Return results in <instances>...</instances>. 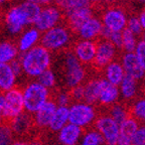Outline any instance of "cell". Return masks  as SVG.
<instances>
[{
    "instance_id": "obj_1",
    "label": "cell",
    "mask_w": 145,
    "mask_h": 145,
    "mask_svg": "<svg viewBox=\"0 0 145 145\" xmlns=\"http://www.w3.org/2000/svg\"><path fill=\"white\" fill-rule=\"evenodd\" d=\"M41 7L28 0L12 5L3 14V24L10 35H19L25 28L31 26Z\"/></svg>"
},
{
    "instance_id": "obj_2",
    "label": "cell",
    "mask_w": 145,
    "mask_h": 145,
    "mask_svg": "<svg viewBox=\"0 0 145 145\" xmlns=\"http://www.w3.org/2000/svg\"><path fill=\"white\" fill-rule=\"evenodd\" d=\"M23 74L29 78H37L44 71L50 69L52 54L44 46L39 44L23 52L19 57Z\"/></svg>"
},
{
    "instance_id": "obj_3",
    "label": "cell",
    "mask_w": 145,
    "mask_h": 145,
    "mask_svg": "<svg viewBox=\"0 0 145 145\" xmlns=\"http://www.w3.org/2000/svg\"><path fill=\"white\" fill-rule=\"evenodd\" d=\"M61 75L69 91L83 85L86 81V68L78 61L72 50H63L61 54Z\"/></svg>"
},
{
    "instance_id": "obj_4",
    "label": "cell",
    "mask_w": 145,
    "mask_h": 145,
    "mask_svg": "<svg viewBox=\"0 0 145 145\" xmlns=\"http://www.w3.org/2000/svg\"><path fill=\"white\" fill-rule=\"evenodd\" d=\"M72 40V31L68 25L59 24L41 33L40 44L50 52H63Z\"/></svg>"
},
{
    "instance_id": "obj_5",
    "label": "cell",
    "mask_w": 145,
    "mask_h": 145,
    "mask_svg": "<svg viewBox=\"0 0 145 145\" xmlns=\"http://www.w3.org/2000/svg\"><path fill=\"white\" fill-rule=\"evenodd\" d=\"M3 94H4V109L2 111V123L9 126L18 115H20L24 111L23 88L14 86L12 89Z\"/></svg>"
},
{
    "instance_id": "obj_6",
    "label": "cell",
    "mask_w": 145,
    "mask_h": 145,
    "mask_svg": "<svg viewBox=\"0 0 145 145\" xmlns=\"http://www.w3.org/2000/svg\"><path fill=\"white\" fill-rule=\"evenodd\" d=\"M50 97V91L37 82H31L23 88V102L25 111L34 114Z\"/></svg>"
},
{
    "instance_id": "obj_7",
    "label": "cell",
    "mask_w": 145,
    "mask_h": 145,
    "mask_svg": "<svg viewBox=\"0 0 145 145\" xmlns=\"http://www.w3.org/2000/svg\"><path fill=\"white\" fill-rule=\"evenodd\" d=\"M98 117L95 106L84 102L72 103L69 107V123L87 129L91 125H94Z\"/></svg>"
},
{
    "instance_id": "obj_8",
    "label": "cell",
    "mask_w": 145,
    "mask_h": 145,
    "mask_svg": "<svg viewBox=\"0 0 145 145\" xmlns=\"http://www.w3.org/2000/svg\"><path fill=\"white\" fill-rule=\"evenodd\" d=\"M100 19L102 21L103 27L111 31L122 32L126 28L128 15L123 7L113 5L105 9Z\"/></svg>"
},
{
    "instance_id": "obj_9",
    "label": "cell",
    "mask_w": 145,
    "mask_h": 145,
    "mask_svg": "<svg viewBox=\"0 0 145 145\" xmlns=\"http://www.w3.org/2000/svg\"><path fill=\"white\" fill-rule=\"evenodd\" d=\"M63 18V13L59 6L54 4L43 6L41 7L40 11L34 21L33 26L42 33L52 27L61 24Z\"/></svg>"
},
{
    "instance_id": "obj_10",
    "label": "cell",
    "mask_w": 145,
    "mask_h": 145,
    "mask_svg": "<svg viewBox=\"0 0 145 145\" xmlns=\"http://www.w3.org/2000/svg\"><path fill=\"white\" fill-rule=\"evenodd\" d=\"M94 129L102 136L105 145H117L119 136V124L115 122L108 114L98 116L94 123Z\"/></svg>"
},
{
    "instance_id": "obj_11",
    "label": "cell",
    "mask_w": 145,
    "mask_h": 145,
    "mask_svg": "<svg viewBox=\"0 0 145 145\" xmlns=\"http://www.w3.org/2000/svg\"><path fill=\"white\" fill-rule=\"evenodd\" d=\"M118 50L107 39H101L96 42V56L93 65L98 70H103L117 57Z\"/></svg>"
},
{
    "instance_id": "obj_12",
    "label": "cell",
    "mask_w": 145,
    "mask_h": 145,
    "mask_svg": "<svg viewBox=\"0 0 145 145\" xmlns=\"http://www.w3.org/2000/svg\"><path fill=\"white\" fill-rule=\"evenodd\" d=\"M72 52L83 66L93 65L96 56V41L79 39L74 44Z\"/></svg>"
},
{
    "instance_id": "obj_13",
    "label": "cell",
    "mask_w": 145,
    "mask_h": 145,
    "mask_svg": "<svg viewBox=\"0 0 145 145\" xmlns=\"http://www.w3.org/2000/svg\"><path fill=\"white\" fill-rule=\"evenodd\" d=\"M125 75L133 78L137 82L145 79V72L140 66L134 52H124L120 59Z\"/></svg>"
},
{
    "instance_id": "obj_14",
    "label": "cell",
    "mask_w": 145,
    "mask_h": 145,
    "mask_svg": "<svg viewBox=\"0 0 145 145\" xmlns=\"http://www.w3.org/2000/svg\"><path fill=\"white\" fill-rule=\"evenodd\" d=\"M102 29L103 24L100 17H97V16L94 15L91 18H89L87 21H85L79 27V29L76 31V33L78 34L80 39L95 41V39L100 37Z\"/></svg>"
},
{
    "instance_id": "obj_15",
    "label": "cell",
    "mask_w": 145,
    "mask_h": 145,
    "mask_svg": "<svg viewBox=\"0 0 145 145\" xmlns=\"http://www.w3.org/2000/svg\"><path fill=\"white\" fill-rule=\"evenodd\" d=\"M57 108V105L56 104L54 100L50 97V99L33 114L35 124L40 131L44 132V130L48 128Z\"/></svg>"
},
{
    "instance_id": "obj_16",
    "label": "cell",
    "mask_w": 145,
    "mask_h": 145,
    "mask_svg": "<svg viewBox=\"0 0 145 145\" xmlns=\"http://www.w3.org/2000/svg\"><path fill=\"white\" fill-rule=\"evenodd\" d=\"M41 32L39 31L34 26H29L25 28L19 35L16 41L18 52L23 54L27 50H31L36 45L40 44Z\"/></svg>"
},
{
    "instance_id": "obj_17",
    "label": "cell",
    "mask_w": 145,
    "mask_h": 145,
    "mask_svg": "<svg viewBox=\"0 0 145 145\" xmlns=\"http://www.w3.org/2000/svg\"><path fill=\"white\" fill-rule=\"evenodd\" d=\"M119 99H120L119 88L108 83L104 78H100V91L98 103L104 107H111L112 105L118 103Z\"/></svg>"
},
{
    "instance_id": "obj_18",
    "label": "cell",
    "mask_w": 145,
    "mask_h": 145,
    "mask_svg": "<svg viewBox=\"0 0 145 145\" xmlns=\"http://www.w3.org/2000/svg\"><path fill=\"white\" fill-rule=\"evenodd\" d=\"M92 16H94V8L92 5H87L85 7L77 9L72 13L66 15L68 27L72 32H76L79 29V27Z\"/></svg>"
},
{
    "instance_id": "obj_19",
    "label": "cell",
    "mask_w": 145,
    "mask_h": 145,
    "mask_svg": "<svg viewBox=\"0 0 145 145\" xmlns=\"http://www.w3.org/2000/svg\"><path fill=\"white\" fill-rule=\"evenodd\" d=\"M84 134V130L68 123L59 131V140L63 145H78Z\"/></svg>"
},
{
    "instance_id": "obj_20",
    "label": "cell",
    "mask_w": 145,
    "mask_h": 145,
    "mask_svg": "<svg viewBox=\"0 0 145 145\" xmlns=\"http://www.w3.org/2000/svg\"><path fill=\"white\" fill-rule=\"evenodd\" d=\"M139 123L130 116L119 125V136L117 145H131L132 139L138 128Z\"/></svg>"
},
{
    "instance_id": "obj_21",
    "label": "cell",
    "mask_w": 145,
    "mask_h": 145,
    "mask_svg": "<svg viewBox=\"0 0 145 145\" xmlns=\"http://www.w3.org/2000/svg\"><path fill=\"white\" fill-rule=\"evenodd\" d=\"M103 74H104V79L108 83L117 87L120 85L125 77V72L123 70L122 65L117 59H114L109 65H107L103 69Z\"/></svg>"
},
{
    "instance_id": "obj_22",
    "label": "cell",
    "mask_w": 145,
    "mask_h": 145,
    "mask_svg": "<svg viewBox=\"0 0 145 145\" xmlns=\"http://www.w3.org/2000/svg\"><path fill=\"white\" fill-rule=\"evenodd\" d=\"M118 88H119L120 97L125 101H133L134 99H136L139 92L138 82L126 75Z\"/></svg>"
},
{
    "instance_id": "obj_23",
    "label": "cell",
    "mask_w": 145,
    "mask_h": 145,
    "mask_svg": "<svg viewBox=\"0 0 145 145\" xmlns=\"http://www.w3.org/2000/svg\"><path fill=\"white\" fill-rule=\"evenodd\" d=\"M100 91V78L90 79L83 84V102L90 105L98 103Z\"/></svg>"
},
{
    "instance_id": "obj_24",
    "label": "cell",
    "mask_w": 145,
    "mask_h": 145,
    "mask_svg": "<svg viewBox=\"0 0 145 145\" xmlns=\"http://www.w3.org/2000/svg\"><path fill=\"white\" fill-rule=\"evenodd\" d=\"M16 79L9 63H0V92L5 93L16 86Z\"/></svg>"
},
{
    "instance_id": "obj_25",
    "label": "cell",
    "mask_w": 145,
    "mask_h": 145,
    "mask_svg": "<svg viewBox=\"0 0 145 145\" xmlns=\"http://www.w3.org/2000/svg\"><path fill=\"white\" fill-rule=\"evenodd\" d=\"M18 48L15 42L11 40L0 41V63H10L17 59Z\"/></svg>"
},
{
    "instance_id": "obj_26",
    "label": "cell",
    "mask_w": 145,
    "mask_h": 145,
    "mask_svg": "<svg viewBox=\"0 0 145 145\" xmlns=\"http://www.w3.org/2000/svg\"><path fill=\"white\" fill-rule=\"evenodd\" d=\"M69 123V107H57L48 129L52 132H59L63 126Z\"/></svg>"
},
{
    "instance_id": "obj_27",
    "label": "cell",
    "mask_w": 145,
    "mask_h": 145,
    "mask_svg": "<svg viewBox=\"0 0 145 145\" xmlns=\"http://www.w3.org/2000/svg\"><path fill=\"white\" fill-rule=\"evenodd\" d=\"M110 117L115 121L117 124L120 125L123 123L127 118L130 117V112L129 109L127 108V106L123 103H116V104L112 105L111 107H109V114Z\"/></svg>"
},
{
    "instance_id": "obj_28",
    "label": "cell",
    "mask_w": 145,
    "mask_h": 145,
    "mask_svg": "<svg viewBox=\"0 0 145 145\" xmlns=\"http://www.w3.org/2000/svg\"><path fill=\"white\" fill-rule=\"evenodd\" d=\"M130 116L141 124H145V96L137 98L129 109Z\"/></svg>"
},
{
    "instance_id": "obj_29",
    "label": "cell",
    "mask_w": 145,
    "mask_h": 145,
    "mask_svg": "<svg viewBox=\"0 0 145 145\" xmlns=\"http://www.w3.org/2000/svg\"><path fill=\"white\" fill-rule=\"evenodd\" d=\"M80 145H105L102 136L95 129H88L84 131Z\"/></svg>"
},
{
    "instance_id": "obj_30",
    "label": "cell",
    "mask_w": 145,
    "mask_h": 145,
    "mask_svg": "<svg viewBox=\"0 0 145 145\" xmlns=\"http://www.w3.org/2000/svg\"><path fill=\"white\" fill-rule=\"evenodd\" d=\"M137 43V36L125 28L122 31V50H124V52H134Z\"/></svg>"
},
{
    "instance_id": "obj_31",
    "label": "cell",
    "mask_w": 145,
    "mask_h": 145,
    "mask_svg": "<svg viewBox=\"0 0 145 145\" xmlns=\"http://www.w3.org/2000/svg\"><path fill=\"white\" fill-rule=\"evenodd\" d=\"M36 79H37L36 80L37 83H39L41 86H43L44 88H46L50 91L52 89H54L56 87V85H57V75H56V72L52 69L44 71Z\"/></svg>"
},
{
    "instance_id": "obj_32",
    "label": "cell",
    "mask_w": 145,
    "mask_h": 145,
    "mask_svg": "<svg viewBox=\"0 0 145 145\" xmlns=\"http://www.w3.org/2000/svg\"><path fill=\"white\" fill-rule=\"evenodd\" d=\"M87 5H91V4L86 2L85 0H65L63 3H61L59 5V7L61 9L63 16H66L68 14L72 13V11L77 10V9L85 7Z\"/></svg>"
},
{
    "instance_id": "obj_33",
    "label": "cell",
    "mask_w": 145,
    "mask_h": 145,
    "mask_svg": "<svg viewBox=\"0 0 145 145\" xmlns=\"http://www.w3.org/2000/svg\"><path fill=\"white\" fill-rule=\"evenodd\" d=\"M14 141L11 128L6 124L0 125V145H10Z\"/></svg>"
},
{
    "instance_id": "obj_34",
    "label": "cell",
    "mask_w": 145,
    "mask_h": 145,
    "mask_svg": "<svg viewBox=\"0 0 145 145\" xmlns=\"http://www.w3.org/2000/svg\"><path fill=\"white\" fill-rule=\"evenodd\" d=\"M126 29L131 31L134 35L136 36H141L143 33L142 27L139 22V19L137 15H130L127 19V24H126Z\"/></svg>"
},
{
    "instance_id": "obj_35",
    "label": "cell",
    "mask_w": 145,
    "mask_h": 145,
    "mask_svg": "<svg viewBox=\"0 0 145 145\" xmlns=\"http://www.w3.org/2000/svg\"><path fill=\"white\" fill-rule=\"evenodd\" d=\"M131 145H145V124H139L132 139Z\"/></svg>"
},
{
    "instance_id": "obj_36",
    "label": "cell",
    "mask_w": 145,
    "mask_h": 145,
    "mask_svg": "<svg viewBox=\"0 0 145 145\" xmlns=\"http://www.w3.org/2000/svg\"><path fill=\"white\" fill-rule=\"evenodd\" d=\"M134 54H135L136 57L138 59L140 66L142 67L143 71L145 72V42L140 40L138 41L137 45H136V48L134 50Z\"/></svg>"
},
{
    "instance_id": "obj_37",
    "label": "cell",
    "mask_w": 145,
    "mask_h": 145,
    "mask_svg": "<svg viewBox=\"0 0 145 145\" xmlns=\"http://www.w3.org/2000/svg\"><path fill=\"white\" fill-rule=\"evenodd\" d=\"M9 65H10V67H11L12 71H13L14 75H15L16 78L20 77V76L23 74V70H22V67H21V63H20L19 59H14V61H12Z\"/></svg>"
},
{
    "instance_id": "obj_38",
    "label": "cell",
    "mask_w": 145,
    "mask_h": 145,
    "mask_svg": "<svg viewBox=\"0 0 145 145\" xmlns=\"http://www.w3.org/2000/svg\"><path fill=\"white\" fill-rule=\"evenodd\" d=\"M28 1L35 3V4H37L40 7L48 6V5H52V3L56 2V0H28Z\"/></svg>"
},
{
    "instance_id": "obj_39",
    "label": "cell",
    "mask_w": 145,
    "mask_h": 145,
    "mask_svg": "<svg viewBox=\"0 0 145 145\" xmlns=\"http://www.w3.org/2000/svg\"><path fill=\"white\" fill-rule=\"evenodd\" d=\"M137 17H138V19H139L141 27H142V30L145 31V9H143V10H141V11L139 12Z\"/></svg>"
},
{
    "instance_id": "obj_40",
    "label": "cell",
    "mask_w": 145,
    "mask_h": 145,
    "mask_svg": "<svg viewBox=\"0 0 145 145\" xmlns=\"http://www.w3.org/2000/svg\"><path fill=\"white\" fill-rule=\"evenodd\" d=\"M10 145H29V143L25 141H13Z\"/></svg>"
},
{
    "instance_id": "obj_41",
    "label": "cell",
    "mask_w": 145,
    "mask_h": 145,
    "mask_svg": "<svg viewBox=\"0 0 145 145\" xmlns=\"http://www.w3.org/2000/svg\"><path fill=\"white\" fill-rule=\"evenodd\" d=\"M85 1H86V2H88L89 4H95V3H99L100 1H101V0H85Z\"/></svg>"
},
{
    "instance_id": "obj_42",
    "label": "cell",
    "mask_w": 145,
    "mask_h": 145,
    "mask_svg": "<svg viewBox=\"0 0 145 145\" xmlns=\"http://www.w3.org/2000/svg\"><path fill=\"white\" fill-rule=\"evenodd\" d=\"M8 1H9V0H0V7L4 6V5L6 4Z\"/></svg>"
},
{
    "instance_id": "obj_43",
    "label": "cell",
    "mask_w": 145,
    "mask_h": 145,
    "mask_svg": "<svg viewBox=\"0 0 145 145\" xmlns=\"http://www.w3.org/2000/svg\"><path fill=\"white\" fill-rule=\"evenodd\" d=\"M141 40L145 42V31H143V33L141 34Z\"/></svg>"
},
{
    "instance_id": "obj_44",
    "label": "cell",
    "mask_w": 145,
    "mask_h": 145,
    "mask_svg": "<svg viewBox=\"0 0 145 145\" xmlns=\"http://www.w3.org/2000/svg\"><path fill=\"white\" fill-rule=\"evenodd\" d=\"M103 1L106 3H112V2H114V1H116V0H103Z\"/></svg>"
},
{
    "instance_id": "obj_45",
    "label": "cell",
    "mask_w": 145,
    "mask_h": 145,
    "mask_svg": "<svg viewBox=\"0 0 145 145\" xmlns=\"http://www.w3.org/2000/svg\"><path fill=\"white\" fill-rule=\"evenodd\" d=\"M138 3H140V4H145V0H136Z\"/></svg>"
},
{
    "instance_id": "obj_46",
    "label": "cell",
    "mask_w": 145,
    "mask_h": 145,
    "mask_svg": "<svg viewBox=\"0 0 145 145\" xmlns=\"http://www.w3.org/2000/svg\"><path fill=\"white\" fill-rule=\"evenodd\" d=\"M63 1H65V0H56V2H57V4H61V3H63Z\"/></svg>"
},
{
    "instance_id": "obj_47",
    "label": "cell",
    "mask_w": 145,
    "mask_h": 145,
    "mask_svg": "<svg viewBox=\"0 0 145 145\" xmlns=\"http://www.w3.org/2000/svg\"><path fill=\"white\" fill-rule=\"evenodd\" d=\"M143 93H144V96H145V84H144V87H143Z\"/></svg>"
},
{
    "instance_id": "obj_48",
    "label": "cell",
    "mask_w": 145,
    "mask_h": 145,
    "mask_svg": "<svg viewBox=\"0 0 145 145\" xmlns=\"http://www.w3.org/2000/svg\"><path fill=\"white\" fill-rule=\"evenodd\" d=\"M0 21H1V15H0Z\"/></svg>"
},
{
    "instance_id": "obj_49",
    "label": "cell",
    "mask_w": 145,
    "mask_h": 145,
    "mask_svg": "<svg viewBox=\"0 0 145 145\" xmlns=\"http://www.w3.org/2000/svg\"><path fill=\"white\" fill-rule=\"evenodd\" d=\"M0 93H1V92H0Z\"/></svg>"
}]
</instances>
